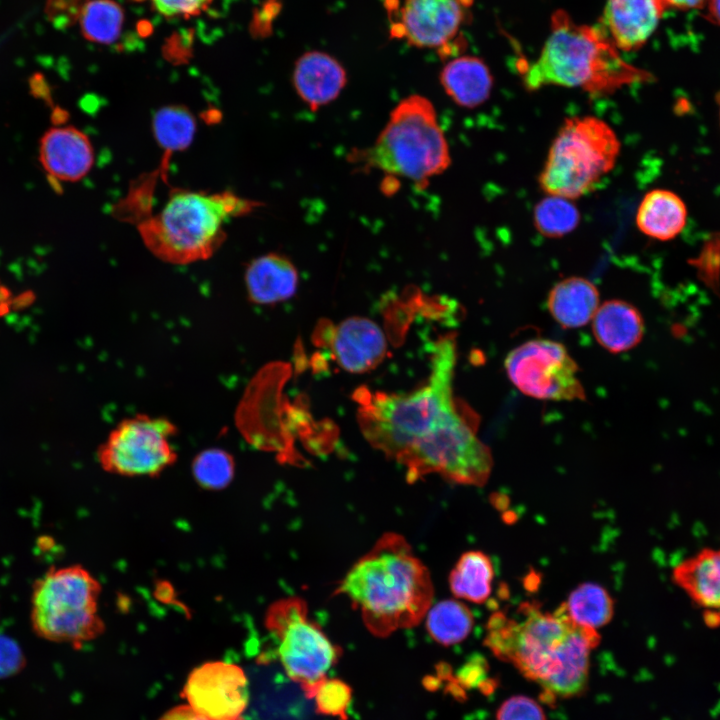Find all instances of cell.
Listing matches in <instances>:
<instances>
[{"label":"cell","mask_w":720,"mask_h":720,"mask_svg":"<svg viewBox=\"0 0 720 720\" xmlns=\"http://www.w3.org/2000/svg\"><path fill=\"white\" fill-rule=\"evenodd\" d=\"M592 321L595 339L612 353L632 349L644 335V320L640 312L626 301L604 302L598 307Z\"/></svg>","instance_id":"ffe728a7"},{"label":"cell","mask_w":720,"mask_h":720,"mask_svg":"<svg viewBox=\"0 0 720 720\" xmlns=\"http://www.w3.org/2000/svg\"><path fill=\"white\" fill-rule=\"evenodd\" d=\"M292 82L300 99L312 111H317L340 95L347 83V73L331 55L309 51L297 59Z\"/></svg>","instance_id":"ac0fdd59"},{"label":"cell","mask_w":720,"mask_h":720,"mask_svg":"<svg viewBox=\"0 0 720 720\" xmlns=\"http://www.w3.org/2000/svg\"><path fill=\"white\" fill-rule=\"evenodd\" d=\"M687 210L675 193L655 189L642 199L636 214V224L641 232L658 240L676 237L684 228Z\"/></svg>","instance_id":"cb8c5ba5"},{"label":"cell","mask_w":720,"mask_h":720,"mask_svg":"<svg viewBox=\"0 0 720 720\" xmlns=\"http://www.w3.org/2000/svg\"><path fill=\"white\" fill-rule=\"evenodd\" d=\"M620 142L595 116L568 118L549 149L538 182L547 195L575 199L591 192L614 168Z\"/></svg>","instance_id":"9c48e42d"},{"label":"cell","mask_w":720,"mask_h":720,"mask_svg":"<svg viewBox=\"0 0 720 720\" xmlns=\"http://www.w3.org/2000/svg\"><path fill=\"white\" fill-rule=\"evenodd\" d=\"M159 720H211L197 713L188 704L173 707L164 713ZM239 720H243L242 718Z\"/></svg>","instance_id":"8d00e7d4"},{"label":"cell","mask_w":720,"mask_h":720,"mask_svg":"<svg viewBox=\"0 0 720 720\" xmlns=\"http://www.w3.org/2000/svg\"><path fill=\"white\" fill-rule=\"evenodd\" d=\"M472 0H405L391 35L418 48L447 50L463 25Z\"/></svg>","instance_id":"5bb4252c"},{"label":"cell","mask_w":720,"mask_h":720,"mask_svg":"<svg viewBox=\"0 0 720 720\" xmlns=\"http://www.w3.org/2000/svg\"><path fill=\"white\" fill-rule=\"evenodd\" d=\"M596 286L582 277H569L553 286L547 298V307L564 328H579L591 321L599 307Z\"/></svg>","instance_id":"603a6c76"},{"label":"cell","mask_w":720,"mask_h":720,"mask_svg":"<svg viewBox=\"0 0 720 720\" xmlns=\"http://www.w3.org/2000/svg\"><path fill=\"white\" fill-rule=\"evenodd\" d=\"M666 8L664 0H607L602 28L618 50H638L654 33Z\"/></svg>","instance_id":"2e32d148"},{"label":"cell","mask_w":720,"mask_h":720,"mask_svg":"<svg viewBox=\"0 0 720 720\" xmlns=\"http://www.w3.org/2000/svg\"><path fill=\"white\" fill-rule=\"evenodd\" d=\"M101 583L85 567H50L32 585L30 622L47 641L80 648L100 637L105 623L99 614Z\"/></svg>","instance_id":"52a82bcc"},{"label":"cell","mask_w":720,"mask_h":720,"mask_svg":"<svg viewBox=\"0 0 720 720\" xmlns=\"http://www.w3.org/2000/svg\"><path fill=\"white\" fill-rule=\"evenodd\" d=\"M329 345L336 362L354 373L376 367L387 348L381 328L372 320L359 317L344 320L333 328Z\"/></svg>","instance_id":"e0dca14e"},{"label":"cell","mask_w":720,"mask_h":720,"mask_svg":"<svg viewBox=\"0 0 720 720\" xmlns=\"http://www.w3.org/2000/svg\"><path fill=\"white\" fill-rule=\"evenodd\" d=\"M182 695L197 713L211 720H239L249 703L244 670L226 661H208L189 674Z\"/></svg>","instance_id":"4fadbf2b"},{"label":"cell","mask_w":720,"mask_h":720,"mask_svg":"<svg viewBox=\"0 0 720 720\" xmlns=\"http://www.w3.org/2000/svg\"><path fill=\"white\" fill-rule=\"evenodd\" d=\"M479 418L457 400L439 418L433 430L398 461L409 483L437 473L462 485L483 486L491 473L490 448L477 436Z\"/></svg>","instance_id":"ba28073f"},{"label":"cell","mask_w":720,"mask_h":720,"mask_svg":"<svg viewBox=\"0 0 720 720\" xmlns=\"http://www.w3.org/2000/svg\"><path fill=\"white\" fill-rule=\"evenodd\" d=\"M298 272L284 255L268 253L253 259L245 271L248 298L256 304H275L295 295Z\"/></svg>","instance_id":"d6986e66"},{"label":"cell","mask_w":720,"mask_h":720,"mask_svg":"<svg viewBox=\"0 0 720 720\" xmlns=\"http://www.w3.org/2000/svg\"><path fill=\"white\" fill-rule=\"evenodd\" d=\"M533 219L542 235L559 238L577 227L580 213L571 199L548 195L536 204Z\"/></svg>","instance_id":"f546056e"},{"label":"cell","mask_w":720,"mask_h":720,"mask_svg":"<svg viewBox=\"0 0 720 720\" xmlns=\"http://www.w3.org/2000/svg\"><path fill=\"white\" fill-rule=\"evenodd\" d=\"M521 619L496 612L487 622L484 644L538 683L551 699L578 696L587 687L590 653L600 635L574 623L563 603L553 613L535 603L519 607Z\"/></svg>","instance_id":"6da1fadb"},{"label":"cell","mask_w":720,"mask_h":720,"mask_svg":"<svg viewBox=\"0 0 720 720\" xmlns=\"http://www.w3.org/2000/svg\"><path fill=\"white\" fill-rule=\"evenodd\" d=\"M348 161L359 171L378 170L425 189L450 166L451 157L433 104L414 94L393 108L375 142L354 149Z\"/></svg>","instance_id":"8992f818"},{"label":"cell","mask_w":720,"mask_h":720,"mask_svg":"<svg viewBox=\"0 0 720 720\" xmlns=\"http://www.w3.org/2000/svg\"><path fill=\"white\" fill-rule=\"evenodd\" d=\"M496 720H546V717L542 706L533 698L516 695L500 705Z\"/></svg>","instance_id":"d6a6232c"},{"label":"cell","mask_w":720,"mask_h":720,"mask_svg":"<svg viewBox=\"0 0 720 720\" xmlns=\"http://www.w3.org/2000/svg\"><path fill=\"white\" fill-rule=\"evenodd\" d=\"M649 74L626 63L601 27L577 24L563 10L554 12L550 34L537 59L528 65V90L554 85L609 93Z\"/></svg>","instance_id":"277c9868"},{"label":"cell","mask_w":720,"mask_h":720,"mask_svg":"<svg viewBox=\"0 0 720 720\" xmlns=\"http://www.w3.org/2000/svg\"><path fill=\"white\" fill-rule=\"evenodd\" d=\"M494 567L488 555L468 551L461 555L449 575V586L456 598L485 602L490 593Z\"/></svg>","instance_id":"d4e9b609"},{"label":"cell","mask_w":720,"mask_h":720,"mask_svg":"<svg viewBox=\"0 0 720 720\" xmlns=\"http://www.w3.org/2000/svg\"><path fill=\"white\" fill-rule=\"evenodd\" d=\"M316 711L323 715L347 720V709L352 700L351 687L340 679L327 677L317 686L313 697Z\"/></svg>","instance_id":"1f68e13d"},{"label":"cell","mask_w":720,"mask_h":720,"mask_svg":"<svg viewBox=\"0 0 720 720\" xmlns=\"http://www.w3.org/2000/svg\"><path fill=\"white\" fill-rule=\"evenodd\" d=\"M38 153L42 169L56 184L82 180L95 161L90 138L72 125L46 130L40 138Z\"/></svg>","instance_id":"9a60e30c"},{"label":"cell","mask_w":720,"mask_h":720,"mask_svg":"<svg viewBox=\"0 0 720 720\" xmlns=\"http://www.w3.org/2000/svg\"><path fill=\"white\" fill-rule=\"evenodd\" d=\"M152 132L157 144L169 157L191 145L196 132V120L184 105L163 106L153 115Z\"/></svg>","instance_id":"484cf974"},{"label":"cell","mask_w":720,"mask_h":720,"mask_svg":"<svg viewBox=\"0 0 720 720\" xmlns=\"http://www.w3.org/2000/svg\"><path fill=\"white\" fill-rule=\"evenodd\" d=\"M668 7L678 9H700L706 5L707 0H664Z\"/></svg>","instance_id":"74e56055"},{"label":"cell","mask_w":720,"mask_h":720,"mask_svg":"<svg viewBox=\"0 0 720 720\" xmlns=\"http://www.w3.org/2000/svg\"><path fill=\"white\" fill-rule=\"evenodd\" d=\"M90 0H46V15L59 28H65L79 20Z\"/></svg>","instance_id":"836d02e7"},{"label":"cell","mask_w":720,"mask_h":720,"mask_svg":"<svg viewBox=\"0 0 720 720\" xmlns=\"http://www.w3.org/2000/svg\"><path fill=\"white\" fill-rule=\"evenodd\" d=\"M563 605L574 623L595 630L609 623L614 614L613 599L606 589L594 583L579 585Z\"/></svg>","instance_id":"83f0119b"},{"label":"cell","mask_w":720,"mask_h":720,"mask_svg":"<svg viewBox=\"0 0 720 720\" xmlns=\"http://www.w3.org/2000/svg\"><path fill=\"white\" fill-rule=\"evenodd\" d=\"M177 427L163 417L145 414L122 420L97 449V460L108 473L125 477L159 476L177 461L171 438Z\"/></svg>","instance_id":"8fae6325"},{"label":"cell","mask_w":720,"mask_h":720,"mask_svg":"<svg viewBox=\"0 0 720 720\" xmlns=\"http://www.w3.org/2000/svg\"><path fill=\"white\" fill-rule=\"evenodd\" d=\"M212 0H152L155 9L165 17L196 16L205 10Z\"/></svg>","instance_id":"e575fe53"},{"label":"cell","mask_w":720,"mask_h":720,"mask_svg":"<svg viewBox=\"0 0 720 720\" xmlns=\"http://www.w3.org/2000/svg\"><path fill=\"white\" fill-rule=\"evenodd\" d=\"M258 201L231 191L176 189L163 208L138 222L145 247L163 262L186 265L212 257L226 240L228 220L254 211Z\"/></svg>","instance_id":"5b68a950"},{"label":"cell","mask_w":720,"mask_h":720,"mask_svg":"<svg viewBox=\"0 0 720 720\" xmlns=\"http://www.w3.org/2000/svg\"><path fill=\"white\" fill-rule=\"evenodd\" d=\"M24 659L18 645L10 638L0 635V676L19 670Z\"/></svg>","instance_id":"d590c367"},{"label":"cell","mask_w":720,"mask_h":720,"mask_svg":"<svg viewBox=\"0 0 720 720\" xmlns=\"http://www.w3.org/2000/svg\"><path fill=\"white\" fill-rule=\"evenodd\" d=\"M235 462L231 454L220 448L205 449L192 461V475L206 490L226 488L232 481Z\"/></svg>","instance_id":"4dcf8cb0"},{"label":"cell","mask_w":720,"mask_h":720,"mask_svg":"<svg viewBox=\"0 0 720 720\" xmlns=\"http://www.w3.org/2000/svg\"><path fill=\"white\" fill-rule=\"evenodd\" d=\"M504 366L512 384L529 397L554 401L585 399L577 363L559 342L526 341L508 353Z\"/></svg>","instance_id":"7c38bea8"},{"label":"cell","mask_w":720,"mask_h":720,"mask_svg":"<svg viewBox=\"0 0 720 720\" xmlns=\"http://www.w3.org/2000/svg\"><path fill=\"white\" fill-rule=\"evenodd\" d=\"M705 7L707 9L706 18L720 26V0H707Z\"/></svg>","instance_id":"f35d334b"},{"label":"cell","mask_w":720,"mask_h":720,"mask_svg":"<svg viewBox=\"0 0 720 720\" xmlns=\"http://www.w3.org/2000/svg\"><path fill=\"white\" fill-rule=\"evenodd\" d=\"M672 578L697 605L720 613V549H704L683 560Z\"/></svg>","instance_id":"44dd1931"},{"label":"cell","mask_w":720,"mask_h":720,"mask_svg":"<svg viewBox=\"0 0 720 720\" xmlns=\"http://www.w3.org/2000/svg\"><path fill=\"white\" fill-rule=\"evenodd\" d=\"M335 593L359 609L373 635L387 637L418 625L431 607L434 590L427 567L410 544L389 532L352 565Z\"/></svg>","instance_id":"7a4b0ae2"},{"label":"cell","mask_w":720,"mask_h":720,"mask_svg":"<svg viewBox=\"0 0 720 720\" xmlns=\"http://www.w3.org/2000/svg\"><path fill=\"white\" fill-rule=\"evenodd\" d=\"M123 19V10L114 0H90L80 15L79 23L86 39L109 44L118 38Z\"/></svg>","instance_id":"f1b7e54d"},{"label":"cell","mask_w":720,"mask_h":720,"mask_svg":"<svg viewBox=\"0 0 720 720\" xmlns=\"http://www.w3.org/2000/svg\"><path fill=\"white\" fill-rule=\"evenodd\" d=\"M473 624L472 612L458 600H443L430 607L426 614V629L429 635L443 646L457 644L466 639Z\"/></svg>","instance_id":"4316f807"},{"label":"cell","mask_w":720,"mask_h":720,"mask_svg":"<svg viewBox=\"0 0 720 720\" xmlns=\"http://www.w3.org/2000/svg\"><path fill=\"white\" fill-rule=\"evenodd\" d=\"M446 94L459 106L474 108L490 96L493 78L485 62L475 56H461L449 61L440 73Z\"/></svg>","instance_id":"7402d4cb"},{"label":"cell","mask_w":720,"mask_h":720,"mask_svg":"<svg viewBox=\"0 0 720 720\" xmlns=\"http://www.w3.org/2000/svg\"><path fill=\"white\" fill-rule=\"evenodd\" d=\"M456 360L455 336H443L433 346L430 374L424 385L406 394L359 393L360 428L371 446L398 462L433 430L457 401L453 392Z\"/></svg>","instance_id":"3957f363"},{"label":"cell","mask_w":720,"mask_h":720,"mask_svg":"<svg viewBox=\"0 0 720 720\" xmlns=\"http://www.w3.org/2000/svg\"><path fill=\"white\" fill-rule=\"evenodd\" d=\"M12 304L14 301L10 290L0 281V317L8 313Z\"/></svg>","instance_id":"ab89813d"},{"label":"cell","mask_w":720,"mask_h":720,"mask_svg":"<svg viewBox=\"0 0 720 720\" xmlns=\"http://www.w3.org/2000/svg\"><path fill=\"white\" fill-rule=\"evenodd\" d=\"M264 624L278 642L276 651L286 674L312 698L326 672L338 662L341 649L308 618L307 605L298 597L273 602Z\"/></svg>","instance_id":"30bf717a"}]
</instances>
